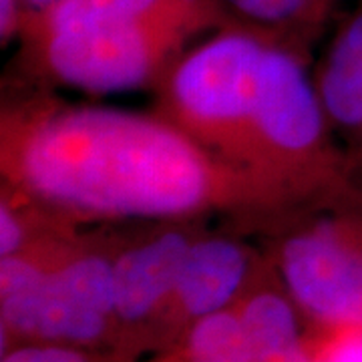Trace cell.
Listing matches in <instances>:
<instances>
[{"mask_svg": "<svg viewBox=\"0 0 362 362\" xmlns=\"http://www.w3.org/2000/svg\"><path fill=\"white\" fill-rule=\"evenodd\" d=\"M258 268V254L240 238L207 228L189 247L169 308L180 320L228 310Z\"/></svg>", "mask_w": 362, "mask_h": 362, "instance_id": "ba28073f", "label": "cell"}, {"mask_svg": "<svg viewBox=\"0 0 362 362\" xmlns=\"http://www.w3.org/2000/svg\"><path fill=\"white\" fill-rule=\"evenodd\" d=\"M185 362H250L246 334L238 310H221L189 324Z\"/></svg>", "mask_w": 362, "mask_h": 362, "instance_id": "5bb4252c", "label": "cell"}, {"mask_svg": "<svg viewBox=\"0 0 362 362\" xmlns=\"http://www.w3.org/2000/svg\"><path fill=\"white\" fill-rule=\"evenodd\" d=\"M240 318L250 362H310L300 338L292 302L272 288H258L242 302Z\"/></svg>", "mask_w": 362, "mask_h": 362, "instance_id": "8fae6325", "label": "cell"}, {"mask_svg": "<svg viewBox=\"0 0 362 362\" xmlns=\"http://www.w3.org/2000/svg\"><path fill=\"white\" fill-rule=\"evenodd\" d=\"M54 2H59V0H23V4H25V11H26V21H28L30 16H35V14L47 11V8H49V6H52Z\"/></svg>", "mask_w": 362, "mask_h": 362, "instance_id": "ac0fdd59", "label": "cell"}, {"mask_svg": "<svg viewBox=\"0 0 362 362\" xmlns=\"http://www.w3.org/2000/svg\"><path fill=\"white\" fill-rule=\"evenodd\" d=\"M206 220L141 223L125 232L115 259V328H137L168 312L183 259Z\"/></svg>", "mask_w": 362, "mask_h": 362, "instance_id": "52a82bcc", "label": "cell"}, {"mask_svg": "<svg viewBox=\"0 0 362 362\" xmlns=\"http://www.w3.org/2000/svg\"><path fill=\"white\" fill-rule=\"evenodd\" d=\"M26 23L23 0H0V42L2 47L21 40Z\"/></svg>", "mask_w": 362, "mask_h": 362, "instance_id": "2e32d148", "label": "cell"}, {"mask_svg": "<svg viewBox=\"0 0 362 362\" xmlns=\"http://www.w3.org/2000/svg\"><path fill=\"white\" fill-rule=\"evenodd\" d=\"M247 171L296 207L349 197V157L318 95L308 54L268 40L250 125Z\"/></svg>", "mask_w": 362, "mask_h": 362, "instance_id": "3957f363", "label": "cell"}, {"mask_svg": "<svg viewBox=\"0 0 362 362\" xmlns=\"http://www.w3.org/2000/svg\"><path fill=\"white\" fill-rule=\"evenodd\" d=\"M85 226L69 220L37 197L2 181L0 187V258L71 238Z\"/></svg>", "mask_w": 362, "mask_h": 362, "instance_id": "4fadbf2b", "label": "cell"}, {"mask_svg": "<svg viewBox=\"0 0 362 362\" xmlns=\"http://www.w3.org/2000/svg\"><path fill=\"white\" fill-rule=\"evenodd\" d=\"M214 2L218 0H59L47 11L26 21L21 39L26 35L54 33L78 26L163 16Z\"/></svg>", "mask_w": 362, "mask_h": 362, "instance_id": "7c38bea8", "label": "cell"}, {"mask_svg": "<svg viewBox=\"0 0 362 362\" xmlns=\"http://www.w3.org/2000/svg\"><path fill=\"white\" fill-rule=\"evenodd\" d=\"M125 232L97 226L0 258L2 334L87 346L115 330V259Z\"/></svg>", "mask_w": 362, "mask_h": 362, "instance_id": "7a4b0ae2", "label": "cell"}, {"mask_svg": "<svg viewBox=\"0 0 362 362\" xmlns=\"http://www.w3.org/2000/svg\"><path fill=\"white\" fill-rule=\"evenodd\" d=\"M2 362H93L77 346L51 344V342H30L25 346L8 350Z\"/></svg>", "mask_w": 362, "mask_h": 362, "instance_id": "9a60e30c", "label": "cell"}, {"mask_svg": "<svg viewBox=\"0 0 362 362\" xmlns=\"http://www.w3.org/2000/svg\"><path fill=\"white\" fill-rule=\"evenodd\" d=\"M312 73L334 133L362 153V6L338 26Z\"/></svg>", "mask_w": 362, "mask_h": 362, "instance_id": "9c48e42d", "label": "cell"}, {"mask_svg": "<svg viewBox=\"0 0 362 362\" xmlns=\"http://www.w3.org/2000/svg\"><path fill=\"white\" fill-rule=\"evenodd\" d=\"M266 226L274 266L298 306L320 322L362 326V221L337 204Z\"/></svg>", "mask_w": 362, "mask_h": 362, "instance_id": "8992f818", "label": "cell"}, {"mask_svg": "<svg viewBox=\"0 0 362 362\" xmlns=\"http://www.w3.org/2000/svg\"><path fill=\"white\" fill-rule=\"evenodd\" d=\"M2 181L81 226L298 211L258 177L221 161L159 113L26 97L2 107Z\"/></svg>", "mask_w": 362, "mask_h": 362, "instance_id": "6da1fadb", "label": "cell"}, {"mask_svg": "<svg viewBox=\"0 0 362 362\" xmlns=\"http://www.w3.org/2000/svg\"><path fill=\"white\" fill-rule=\"evenodd\" d=\"M350 332L340 337L328 350L326 362H362V326H349Z\"/></svg>", "mask_w": 362, "mask_h": 362, "instance_id": "e0dca14e", "label": "cell"}, {"mask_svg": "<svg viewBox=\"0 0 362 362\" xmlns=\"http://www.w3.org/2000/svg\"><path fill=\"white\" fill-rule=\"evenodd\" d=\"M235 25L308 54L337 0H218Z\"/></svg>", "mask_w": 362, "mask_h": 362, "instance_id": "30bf717a", "label": "cell"}, {"mask_svg": "<svg viewBox=\"0 0 362 362\" xmlns=\"http://www.w3.org/2000/svg\"><path fill=\"white\" fill-rule=\"evenodd\" d=\"M235 25L220 2L181 13L26 35L23 66L51 85L113 95L161 81L197 37Z\"/></svg>", "mask_w": 362, "mask_h": 362, "instance_id": "277c9868", "label": "cell"}, {"mask_svg": "<svg viewBox=\"0 0 362 362\" xmlns=\"http://www.w3.org/2000/svg\"><path fill=\"white\" fill-rule=\"evenodd\" d=\"M268 40L242 25L218 28L181 52L156 85V113L246 173L259 65Z\"/></svg>", "mask_w": 362, "mask_h": 362, "instance_id": "5b68a950", "label": "cell"}]
</instances>
